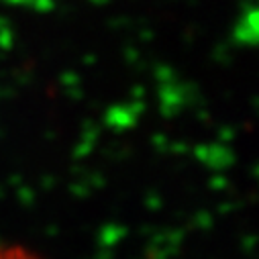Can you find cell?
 <instances>
[{
  "label": "cell",
  "mask_w": 259,
  "mask_h": 259,
  "mask_svg": "<svg viewBox=\"0 0 259 259\" xmlns=\"http://www.w3.org/2000/svg\"><path fill=\"white\" fill-rule=\"evenodd\" d=\"M0 259H37L23 247H13V245H0Z\"/></svg>",
  "instance_id": "cell-1"
}]
</instances>
